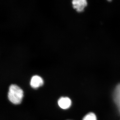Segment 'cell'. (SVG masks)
<instances>
[{
	"label": "cell",
	"instance_id": "obj_1",
	"mask_svg": "<svg viewBox=\"0 0 120 120\" xmlns=\"http://www.w3.org/2000/svg\"><path fill=\"white\" fill-rule=\"evenodd\" d=\"M23 92L22 88L15 84H12L9 87L8 98L9 101L15 105H19L22 102Z\"/></svg>",
	"mask_w": 120,
	"mask_h": 120
},
{
	"label": "cell",
	"instance_id": "obj_2",
	"mask_svg": "<svg viewBox=\"0 0 120 120\" xmlns=\"http://www.w3.org/2000/svg\"><path fill=\"white\" fill-rule=\"evenodd\" d=\"M43 84V79L39 76L35 75L31 77L30 85L32 88L37 89L42 86Z\"/></svg>",
	"mask_w": 120,
	"mask_h": 120
},
{
	"label": "cell",
	"instance_id": "obj_3",
	"mask_svg": "<svg viewBox=\"0 0 120 120\" xmlns=\"http://www.w3.org/2000/svg\"><path fill=\"white\" fill-rule=\"evenodd\" d=\"M58 106L60 108L66 109L70 107L71 105V101L69 98L67 97H61L58 101Z\"/></svg>",
	"mask_w": 120,
	"mask_h": 120
},
{
	"label": "cell",
	"instance_id": "obj_4",
	"mask_svg": "<svg viewBox=\"0 0 120 120\" xmlns=\"http://www.w3.org/2000/svg\"><path fill=\"white\" fill-rule=\"evenodd\" d=\"M87 4V2L85 0H75L72 1L73 8L79 12L83 11Z\"/></svg>",
	"mask_w": 120,
	"mask_h": 120
},
{
	"label": "cell",
	"instance_id": "obj_5",
	"mask_svg": "<svg viewBox=\"0 0 120 120\" xmlns=\"http://www.w3.org/2000/svg\"><path fill=\"white\" fill-rule=\"evenodd\" d=\"M83 120H97L95 114L93 113L88 114L83 118Z\"/></svg>",
	"mask_w": 120,
	"mask_h": 120
}]
</instances>
